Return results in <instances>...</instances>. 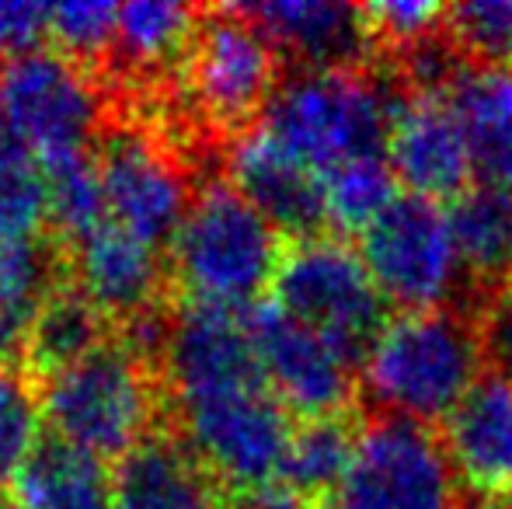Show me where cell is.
<instances>
[{
  "label": "cell",
  "mask_w": 512,
  "mask_h": 509,
  "mask_svg": "<svg viewBox=\"0 0 512 509\" xmlns=\"http://www.w3.org/2000/svg\"><path fill=\"white\" fill-rule=\"evenodd\" d=\"M164 377L150 356L108 339L84 360L42 377L39 408L63 440L98 461H126L150 440L164 408Z\"/></svg>",
  "instance_id": "6da1fadb"
},
{
  "label": "cell",
  "mask_w": 512,
  "mask_h": 509,
  "mask_svg": "<svg viewBox=\"0 0 512 509\" xmlns=\"http://www.w3.org/2000/svg\"><path fill=\"white\" fill-rule=\"evenodd\" d=\"M481 335L457 311H401L363 356V387L387 419L446 422L481 381Z\"/></svg>",
  "instance_id": "7a4b0ae2"
},
{
  "label": "cell",
  "mask_w": 512,
  "mask_h": 509,
  "mask_svg": "<svg viewBox=\"0 0 512 509\" xmlns=\"http://www.w3.org/2000/svg\"><path fill=\"white\" fill-rule=\"evenodd\" d=\"M283 262L279 231L230 185L209 178L171 241V279L189 304L251 311Z\"/></svg>",
  "instance_id": "3957f363"
},
{
  "label": "cell",
  "mask_w": 512,
  "mask_h": 509,
  "mask_svg": "<svg viewBox=\"0 0 512 509\" xmlns=\"http://www.w3.org/2000/svg\"><path fill=\"white\" fill-rule=\"evenodd\" d=\"M398 98L359 67L304 70L276 88L262 129L317 175L366 157H387Z\"/></svg>",
  "instance_id": "277c9868"
},
{
  "label": "cell",
  "mask_w": 512,
  "mask_h": 509,
  "mask_svg": "<svg viewBox=\"0 0 512 509\" xmlns=\"http://www.w3.org/2000/svg\"><path fill=\"white\" fill-rule=\"evenodd\" d=\"M182 440L216 485L241 499L272 489L293 440V422L265 377L168 394Z\"/></svg>",
  "instance_id": "5b68a950"
},
{
  "label": "cell",
  "mask_w": 512,
  "mask_h": 509,
  "mask_svg": "<svg viewBox=\"0 0 512 509\" xmlns=\"http://www.w3.org/2000/svg\"><path fill=\"white\" fill-rule=\"evenodd\" d=\"M0 126L39 164L88 154L105 129L95 77L60 49H32L0 67Z\"/></svg>",
  "instance_id": "8992f818"
},
{
  "label": "cell",
  "mask_w": 512,
  "mask_h": 509,
  "mask_svg": "<svg viewBox=\"0 0 512 509\" xmlns=\"http://www.w3.org/2000/svg\"><path fill=\"white\" fill-rule=\"evenodd\" d=\"M272 293L279 311L314 328L349 360H363L387 325V300L380 297L363 255L328 234L304 238L283 252Z\"/></svg>",
  "instance_id": "52a82bcc"
},
{
  "label": "cell",
  "mask_w": 512,
  "mask_h": 509,
  "mask_svg": "<svg viewBox=\"0 0 512 509\" xmlns=\"http://www.w3.org/2000/svg\"><path fill=\"white\" fill-rule=\"evenodd\" d=\"M178 70L199 119L227 133H244L283 84L279 53L241 7L199 11Z\"/></svg>",
  "instance_id": "ba28073f"
},
{
  "label": "cell",
  "mask_w": 512,
  "mask_h": 509,
  "mask_svg": "<svg viewBox=\"0 0 512 509\" xmlns=\"http://www.w3.org/2000/svg\"><path fill=\"white\" fill-rule=\"evenodd\" d=\"M359 255L380 297L401 311H443L464 276L446 210L418 196L394 199L363 231Z\"/></svg>",
  "instance_id": "9c48e42d"
},
{
  "label": "cell",
  "mask_w": 512,
  "mask_h": 509,
  "mask_svg": "<svg viewBox=\"0 0 512 509\" xmlns=\"http://www.w3.org/2000/svg\"><path fill=\"white\" fill-rule=\"evenodd\" d=\"M108 220L154 248H171L192 206V182L164 140L143 129L105 133L95 154Z\"/></svg>",
  "instance_id": "30bf717a"
},
{
  "label": "cell",
  "mask_w": 512,
  "mask_h": 509,
  "mask_svg": "<svg viewBox=\"0 0 512 509\" xmlns=\"http://www.w3.org/2000/svg\"><path fill=\"white\" fill-rule=\"evenodd\" d=\"M453 482L450 461L429 429L384 415L359 429L338 496L356 509H457Z\"/></svg>",
  "instance_id": "8fae6325"
},
{
  "label": "cell",
  "mask_w": 512,
  "mask_h": 509,
  "mask_svg": "<svg viewBox=\"0 0 512 509\" xmlns=\"http://www.w3.org/2000/svg\"><path fill=\"white\" fill-rule=\"evenodd\" d=\"M251 346L269 391L283 401L286 412L304 419L345 415L352 401V367L356 360L331 346L314 328L300 325L276 304H255L244 311Z\"/></svg>",
  "instance_id": "7c38bea8"
},
{
  "label": "cell",
  "mask_w": 512,
  "mask_h": 509,
  "mask_svg": "<svg viewBox=\"0 0 512 509\" xmlns=\"http://www.w3.org/2000/svg\"><path fill=\"white\" fill-rule=\"evenodd\" d=\"M387 164L405 182L408 196L446 203L467 192L471 182V150L464 126L450 102V91L411 88L394 102L387 133Z\"/></svg>",
  "instance_id": "4fadbf2b"
},
{
  "label": "cell",
  "mask_w": 512,
  "mask_h": 509,
  "mask_svg": "<svg viewBox=\"0 0 512 509\" xmlns=\"http://www.w3.org/2000/svg\"><path fill=\"white\" fill-rule=\"evenodd\" d=\"M70 276L102 311L105 321L133 328L161 314L164 300V258L161 248L133 238L129 231L105 220L88 238L70 245Z\"/></svg>",
  "instance_id": "5bb4252c"
},
{
  "label": "cell",
  "mask_w": 512,
  "mask_h": 509,
  "mask_svg": "<svg viewBox=\"0 0 512 509\" xmlns=\"http://www.w3.org/2000/svg\"><path fill=\"white\" fill-rule=\"evenodd\" d=\"M230 185L269 220L276 231L293 234L297 241L321 238L328 227L324 182L317 171L279 147L262 126L234 136L227 154Z\"/></svg>",
  "instance_id": "9a60e30c"
},
{
  "label": "cell",
  "mask_w": 512,
  "mask_h": 509,
  "mask_svg": "<svg viewBox=\"0 0 512 509\" xmlns=\"http://www.w3.org/2000/svg\"><path fill=\"white\" fill-rule=\"evenodd\" d=\"M443 454L471 496L499 503L512 492V377L488 374L443 426Z\"/></svg>",
  "instance_id": "2e32d148"
},
{
  "label": "cell",
  "mask_w": 512,
  "mask_h": 509,
  "mask_svg": "<svg viewBox=\"0 0 512 509\" xmlns=\"http://www.w3.org/2000/svg\"><path fill=\"white\" fill-rule=\"evenodd\" d=\"M279 56L300 60L307 70L359 67L373 49L363 7L338 0H269V4H237Z\"/></svg>",
  "instance_id": "e0dca14e"
},
{
  "label": "cell",
  "mask_w": 512,
  "mask_h": 509,
  "mask_svg": "<svg viewBox=\"0 0 512 509\" xmlns=\"http://www.w3.org/2000/svg\"><path fill=\"white\" fill-rule=\"evenodd\" d=\"M450 102L464 126L478 185L512 196V67H460Z\"/></svg>",
  "instance_id": "ac0fdd59"
},
{
  "label": "cell",
  "mask_w": 512,
  "mask_h": 509,
  "mask_svg": "<svg viewBox=\"0 0 512 509\" xmlns=\"http://www.w3.org/2000/svg\"><path fill=\"white\" fill-rule=\"evenodd\" d=\"M119 509H223L220 485L189 454L161 433L136 447L115 475Z\"/></svg>",
  "instance_id": "d6986e66"
},
{
  "label": "cell",
  "mask_w": 512,
  "mask_h": 509,
  "mask_svg": "<svg viewBox=\"0 0 512 509\" xmlns=\"http://www.w3.org/2000/svg\"><path fill=\"white\" fill-rule=\"evenodd\" d=\"M11 485L21 509H119L105 461L63 440H42Z\"/></svg>",
  "instance_id": "ffe728a7"
},
{
  "label": "cell",
  "mask_w": 512,
  "mask_h": 509,
  "mask_svg": "<svg viewBox=\"0 0 512 509\" xmlns=\"http://www.w3.org/2000/svg\"><path fill=\"white\" fill-rule=\"evenodd\" d=\"M60 255L42 238L0 245V363L25 356L46 300L60 290Z\"/></svg>",
  "instance_id": "44dd1931"
},
{
  "label": "cell",
  "mask_w": 512,
  "mask_h": 509,
  "mask_svg": "<svg viewBox=\"0 0 512 509\" xmlns=\"http://www.w3.org/2000/svg\"><path fill=\"white\" fill-rule=\"evenodd\" d=\"M356 443L359 429L349 415L304 419V426L293 429L276 485H283L304 509L328 503L342 492L345 478H349Z\"/></svg>",
  "instance_id": "7402d4cb"
},
{
  "label": "cell",
  "mask_w": 512,
  "mask_h": 509,
  "mask_svg": "<svg viewBox=\"0 0 512 509\" xmlns=\"http://www.w3.org/2000/svg\"><path fill=\"white\" fill-rule=\"evenodd\" d=\"M199 11L175 0H136L119 7L112 56L126 77H161L182 67Z\"/></svg>",
  "instance_id": "603a6c76"
},
{
  "label": "cell",
  "mask_w": 512,
  "mask_h": 509,
  "mask_svg": "<svg viewBox=\"0 0 512 509\" xmlns=\"http://www.w3.org/2000/svg\"><path fill=\"white\" fill-rule=\"evenodd\" d=\"M105 328L108 321L102 318L95 304L84 297L74 286H60L53 297L46 300V307L35 318V328L28 335V346L21 360L42 377L56 374V370L70 367V363L84 360L95 349L105 346Z\"/></svg>",
  "instance_id": "cb8c5ba5"
},
{
  "label": "cell",
  "mask_w": 512,
  "mask_h": 509,
  "mask_svg": "<svg viewBox=\"0 0 512 509\" xmlns=\"http://www.w3.org/2000/svg\"><path fill=\"white\" fill-rule=\"evenodd\" d=\"M464 272L478 279L512 276V196L495 189H467L446 210Z\"/></svg>",
  "instance_id": "d4e9b609"
},
{
  "label": "cell",
  "mask_w": 512,
  "mask_h": 509,
  "mask_svg": "<svg viewBox=\"0 0 512 509\" xmlns=\"http://www.w3.org/2000/svg\"><path fill=\"white\" fill-rule=\"evenodd\" d=\"M46 220V171L25 143L0 126V245L39 238Z\"/></svg>",
  "instance_id": "484cf974"
},
{
  "label": "cell",
  "mask_w": 512,
  "mask_h": 509,
  "mask_svg": "<svg viewBox=\"0 0 512 509\" xmlns=\"http://www.w3.org/2000/svg\"><path fill=\"white\" fill-rule=\"evenodd\" d=\"M46 171V192H49V224L56 227L67 245L88 238L95 227L108 220L102 175L98 161L91 154L63 157V161L42 164Z\"/></svg>",
  "instance_id": "4316f807"
},
{
  "label": "cell",
  "mask_w": 512,
  "mask_h": 509,
  "mask_svg": "<svg viewBox=\"0 0 512 509\" xmlns=\"http://www.w3.org/2000/svg\"><path fill=\"white\" fill-rule=\"evenodd\" d=\"M324 182V206H328V227L345 234H363L387 206L398 199V178H394L387 157H366L345 168L331 171Z\"/></svg>",
  "instance_id": "83f0119b"
},
{
  "label": "cell",
  "mask_w": 512,
  "mask_h": 509,
  "mask_svg": "<svg viewBox=\"0 0 512 509\" xmlns=\"http://www.w3.org/2000/svg\"><path fill=\"white\" fill-rule=\"evenodd\" d=\"M39 394L14 363H0V485L14 482L39 447Z\"/></svg>",
  "instance_id": "f1b7e54d"
},
{
  "label": "cell",
  "mask_w": 512,
  "mask_h": 509,
  "mask_svg": "<svg viewBox=\"0 0 512 509\" xmlns=\"http://www.w3.org/2000/svg\"><path fill=\"white\" fill-rule=\"evenodd\" d=\"M446 32L488 67H512V0H467L446 11Z\"/></svg>",
  "instance_id": "f546056e"
},
{
  "label": "cell",
  "mask_w": 512,
  "mask_h": 509,
  "mask_svg": "<svg viewBox=\"0 0 512 509\" xmlns=\"http://www.w3.org/2000/svg\"><path fill=\"white\" fill-rule=\"evenodd\" d=\"M115 25H119V4H70L49 7V35L56 39L63 56L84 63L105 60L115 46Z\"/></svg>",
  "instance_id": "4dcf8cb0"
},
{
  "label": "cell",
  "mask_w": 512,
  "mask_h": 509,
  "mask_svg": "<svg viewBox=\"0 0 512 509\" xmlns=\"http://www.w3.org/2000/svg\"><path fill=\"white\" fill-rule=\"evenodd\" d=\"M446 11L450 7L436 4V0H377V4L363 7V21L373 46L411 53V49L432 42L439 21H446Z\"/></svg>",
  "instance_id": "1f68e13d"
},
{
  "label": "cell",
  "mask_w": 512,
  "mask_h": 509,
  "mask_svg": "<svg viewBox=\"0 0 512 509\" xmlns=\"http://www.w3.org/2000/svg\"><path fill=\"white\" fill-rule=\"evenodd\" d=\"M42 35H49V7L32 0H0V53L21 56L39 49Z\"/></svg>",
  "instance_id": "d6a6232c"
},
{
  "label": "cell",
  "mask_w": 512,
  "mask_h": 509,
  "mask_svg": "<svg viewBox=\"0 0 512 509\" xmlns=\"http://www.w3.org/2000/svg\"><path fill=\"white\" fill-rule=\"evenodd\" d=\"M481 349L485 356H492L502 370H509L512 377V297L499 293V297L488 304L485 318H481Z\"/></svg>",
  "instance_id": "836d02e7"
},
{
  "label": "cell",
  "mask_w": 512,
  "mask_h": 509,
  "mask_svg": "<svg viewBox=\"0 0 512 509\" xmlns=\"http://www.w3.org/2000/svg\"><path fill=\"white\" fill-rule=\"evenodd\" d=\"M310 509H356V506H349L342 496H335V499H328V503H317V506H310Z\"/></svg>",
  "instance_id": "e575fe53"
},
{
  "label": "cell",
  "mask_w": 512,
  "mask_h": 509,
  "mask_svg": "<svg viewBox=\"0 0 512 509\" xmlns=\"http://www.w3.org/2000/svg\"><path fill=\"white\" fill-rule=\"evenodd\" d=\"M0 509H21V506L11 503V499H0Z\"/></svg>",
  "instance_id": "d590c367"
},
{
  "label": "cell",
  "mask_w": 512,
  "mask_h": 509,
  "mask_svg": "<svg viewBox=\"0 0 512 509\" xmlns=\"http://www.w3.org/2000/svg\"><path fill=\"white\" fill-rule=\"evenodd\" d=\"M502 293H509V297H512V276L506 279V290H502Z\"/></svg>",
  "instance_id": "8d00e7d4"
},
{
  "label": "cell",
  "mask_w": 512,
  "mask_h": 509,
  "mask_svg": "<svg viewBox=\"0 0 512 509\" xmlns=\"http://www.w3.org/2000/svg\"><path fill=\"white\" fill-rule=\"evenodd\" d=\"M509 509H512V506H509Z\"/></svg>",
  "instance_id": "74e56055"
}]
</instances>
